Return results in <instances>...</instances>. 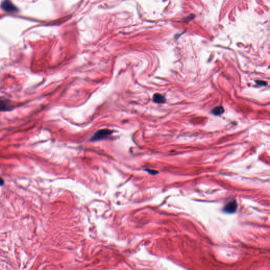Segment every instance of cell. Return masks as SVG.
Segmentation results:
<instances>
[{
	"instance_id": "cell-1",
	"label": "cell",
	"mask_w": 270,
	"mask_h": 270,
	"mask_svg": "<svg viewBox=\"0 0 270 270\" xmlns=\"http://www.w3.org/2000/svg\"><path fill=\"white\" fill-rule=\"evenodd\" d=\"M112 133L113 131L111 130L107 129L98 130L93 135L91 140L92 141L101 140L107 137L108 136H110Z\"/></svg>"
},
{
	"instance_id": "cell-2",
	"label": "cell",
	"mask_w": 270,
	"mask_h": 270,
	"mask_svg": "<svg viewBox=\"0 0 270 270\" xmlns=\"http://www.w3.org/2000/svg\"><path fill=\"white\" fill-rule=\"evenodd\" d=\"M1 8L4 11L8 12H14L18 10V8L10 1H3L1 3Z\"/></svg>"
},
{
	"instance_id": "cell-3",
	"label": "cell",
	"mask_w": 270,
	"mask_h": 270,
	"mask_svg": "<svg viewBox=\"0 0 270 270\" xmlns=\"http://www.w3.org/2000/svg\"><path fill=\"white\" fill-rule=\"evenodd\" d=\"M237 207H238V205H237L236 201L235 200L232 201L231 202L228 203L225 206L224 208V211L225 212L230 213V214L233 213L235 212V211L236 210Z\"/></svg>"
},
{
	"instance_id": "cell-4",
	"label": "cell",
	"mask_w": 270,
	"mask_h": 270,
	"mask_svg": "<svg viewBox=\"0 0 270 270\" xmlns=\"http://www.w3.org/2000/svg\"><path fill=\"white\" fill-rule=\"evenodd\" d=\"M153 100L155 103H165L166 99L163 95L159 93H156L153 97Z\"/></svg>"
},
{
	"instance_id": "cell-5",
	"label": "cell",
	"mask_w": 270,
	"mask_h": 270,
	"mask_svg": "<svg viewBox=\"0 0 270 270\" xmlns=\"http://www.w3.org/2000/svg\"><path fill=\"white\" fill-rule=\"evenodd\" d=\"M12 109V108L5 101L0 100V110L3 111H9Z\"/></svg>"
},
{
	"instance_id": "cell-6",
	"label": "cell",
	"mask_w": 270,
	"mask_h": 270,
	"mask_svg": "<svg viewBox=\"0 0 270 270\" xmlns=\"http://www.w3.org/2000/svg\"><path fill=\"white\" fill-rule=\"evenodd\" d=\"M224 112V108L221 106H218L213 109L212 110V113L214 115L218 116L222 115Z\"/></svg>"
},
{
	"instance_id": "cell-7",
	"label": "cell",
	"mask_w": 270,
	"mask_h": 270,
	"mask_svg": "<svg viewBox=\"0 0 270 270\" xmlns=\"http://www.w3.org/2000/svg\"><path fill=\"white\" fill-rule=\"evenodd\" d=\"M256 83L258 84V85H266L267 83L266 82H264V81H256Z\"/></svg>"
},
{
	"instance_id": "cell-8",
	"label": "cell",
	"mask_w": 270,
	"mask_h": 270,
	"mask_svg": "<svg viewBox=\"0 0 270 270\" xmlns=\"http://www.w3.org/2000/svg\"><path fill=\"white\" fill-rule=\"evenodd\" d=\"M146 170L148 173H150V174H152V175H155V174L157 173V172H156L155 170H150V169H146Z\"/></svg>"
},
{
	"instance_id": "cell-9",
	"label": "cell",
	"mask_w": 270,
	"mask_h": 270,
	"mask_svg": "<svg viewBox=\"0 0 270 270\" xmlns=\"http://www.w3.org/2000/svg\"><path fill=\"white\" fill-rule=\"evenodd\" d=\"M4 184V181L3 180L2 178L0 177V186H3Z\"/></svg>"
}]
</instances>
